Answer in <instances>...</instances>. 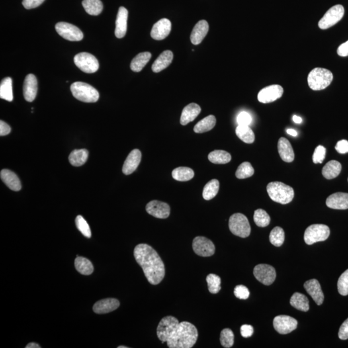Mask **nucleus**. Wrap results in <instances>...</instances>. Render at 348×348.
I'll use <instances>...</instances> for the list:
<instances>
[{"label":"nucleus","mask_w":348,"mask_h":348,"mask_svg":"<svg viewBox=\"0 0 348 348\" xmlns=\"http://www.w3.org/2000/svg\"><path fill=\"white\" fill-rule=\"evenodd\" d=\"M134 255L148 281L153 285L160 283L165 277V268L157 251L147 244H139L135 248Z\"/></svg>","instance_id":"1"},{"label":"nucleus","mask_w":348,"mask_h":348,"mask_svg":"<svg viewBox=\"0 0 348 348\" xmlns=\"http://www.w3.org/2000/svg\"><path fill=\"white\" fill-rule=\"evenodd\" d=\"M198 331L189 322L179 323L167 343L170 348H191L197 342Z\"/></svg>","instance_id":"2"},{"label":"nucleus","mask_w":348,"mask_h":348,"mask_svg":"<svg viewBox=\"0 0 348 348\" xmlns=\"http://www.w3.org/2000/svg\"><path fill=\"white\" fill-rule=\"evenodd\" d=\"M267 192L273 201L282 204L290 203L294 198V190L281 182H272L267 185Z\"/></svg>","instance_id":"3"},{"label":"nucleus","mask_w":348,"mask_h":348,"mask_svg":"<svg viewBox=\"0 0 348 348\" xmlns=\"http://www.w3.org/2000/svg\"><path fill=\"white\" fill-rule=\"evenodd\" d=\"M333 79V74L329 70L315 68L309 73L308 83L313 91H321L328 87Z\"/></svg>","instance_id":"4"},{"label":"nucleus","mask_w":348,"mask_h":348,"mask_svg":"<svg viewBox=\"0 0 348 348\" xmlns=\"http://www.w3.org/2000/svg\"><path fill=\"white\" fill-rule=\"evenodd\" d=\"M71 91L74 97L85 103H95L99 99V94L93 86L83 82L72 84Z\"/></svg>","instance_id":"5"},{"label":"nucleus","mask_w":348,"mask_h":348,"mask_svg":"<svg viewBox=\"0 0 348 348\" xmlns=\"http://www.w3.org/2000/svg\"><path fill=\"white\" fill-rule=\"evenodd\" d=\"M229 228L233 235L246 238L250 235L251 227L247 217L240 213L232 215L229 220Z\"/></svg>","instance_id":"6"},{"label":"nucleus","mask_w":348,"mask_h":348,"mask_svg":"<svg viewBox=\"0 0 348 348\" xmlns=\"http://www.w3.org/2000/svg\"><path fill=\"white\" fill-rule=\"evenodd\" d=\"M330 235L329 227L325 224H312L307 228L304 233L305 243L308 245L324 241Z\"/></svg>","instance_id":"7"},{"label":"nucleus","mask_w":348,"mask_h":348,"mask_svg":"<svg viewBox=\"0 0 348 348\" xmlns=\"http://www.w3.org/2000/svg\"><path fill=\"white\" fill-rule=\"evenodd\" d=\"M345 14V9L341 5H336L330 8L324 14L318 25L321 29L324 30L331 27L341 21Z\"/></svg>","instance_id":"8"},{"label":"nucleus","mask_w":348,"mask_h":348,"mask_svg":"<svg viewBox=\"0 0 348 348\" xmlns=\"http://www.w3.org/2000/svg\"><path fill=\"white\" fill-rule=\"evenodd\" d=\"M75 65L81 71L87 74L96 73L99 69V62L93 54L87 52H81L75 56Z\"/></svg>","instance_id":"9"},{"label":"nucleus","mask_w":348,"mask_h":348,"mask_svg":"<svg viewBox=\"0 0 348 348\" xmlns=\"http://www.w3.org/2000/svg\"><path fill=\"white\" fill-rule=\"evenodd\" d=\"M179 324L178 319L173 316H167L161 319L157 328V337L161 343H167Z\"/></svg>","instance_id":"10"},{"label":"nucleus","mask_w":348,"mask_h":348,"mask_svg":"<svg viewBox=\"0 0 348 348\" xmlns=\"http://www.w3.org/2000/svg\"><path fill=\"white\" fill-rule=\"evenodd\" d=\"M56 30L62 38L72 42H78L83 38V32L78 27L66 22L57 24Z\"/></svg>","instance_id":"11"},{"label":"nucleus","mask_w":348,"mask_h":348,"mask_svg":"<svg viewBox=\"0 0 348 348\" xmlns=\"http://www.w3.org/2000/svg\"><path fill=\"white\" fill-rule=\"evenodd\" d=\"M192 247L194 252L200 257H210L214 254V244L206 237L198 236L194 239Z\"/></svg>","instance_id":"12"},{"label":"nucleus","mask_w":348,"mask_h":348,"mask_svg":"<svg viewBox=\"0 0 348 348\" xmlns=\"http://www.w3.org/2000/svg\"><path fill=\"white\" fill-rule=\"evenodd\" d=\"M253 275L261 283L269 286L275 281L276 272L275 268L272 266L261 264L254 268Z\"/></svg>","instance_id":"13"},{"label":"nucleus","mask_w":348,"mask_h":348,"mask_svg":"<svg viewBox=\"0 0 348 348\" xmlns=\"http://www.w3.org/2000/svg\"><path fill=\"white\" fill-rule=\"evenodd\" d=\"M298 321L288 315H279L273 320V327L280 334L285 335L292 332L298 327Z\"/></svg>","instance_id":"14"},{"label":"nucleus","mask_w":348,"mask_h":348,"mask_svg":"<svg viewBox=\"0 0 348 348\" xmlns=\"http://www.w3.org/2000/svg\"><path fill=\"white\" fill-rule=\"evenodd\" d=\"M284 89L280 85H272L264 88L258 94V100L263 103H270L279 99L283 95Z\"/></svg>","instance_id":"15"},{"label":"nucleus","mask_w":348,"mask_h":348,"mask_svg":"<svg viewBox=\"0 0 348 348\" xmlns=\"http://www.w3.org/2000/svg\"><path fill=\"white\" fill-rule=\"evenodd\" d=\"M147 212L155 218L166 219L169 218L171 214V208L166 202L159 200H151L147 204Z\"/></svg>","instance_id":"16"},{"label":"nucleus","mask_w":348,"mask_h":348,"mask_svg":"<svg viewBox=\"0 0 348 348\" xmlns=\"http://www.w3.org/2000/svg\"><path fill=\"white\" fill-rule=\"evenodd\" d=\"M171 22L163 18L154 24L151 30V37L155 40H163L171 33Z\"/></svg>","instance_id":"17"},{"label":"nucleus","mask_w":348,"mask_h":348,"mask_svg":"<svg viewBox=\"0 0 348 348\" xmlns=\"http://www.w3.org/2000/svg\"><path fill=\"white\" fill-rule=\"evenodd\" d=\"M304 287L317 305L320 306L323 304L324 296L318 280L315 278L309 280L305 282Z\"/></svg>","instance_id":"18"},{"label":"nucleus","mask_w":348,"mask_h":348,"mask_svg":"<svg viewBox=\"0 0 348 348\" xmlns=\"http://www.w3.org/2000/svg\"><path fill=\"white\" fill-rule=\"evenodd\" d=\"M38 93V81L32 74L26 75L24 85V96L26 101L32 102L36 97Z\"/></svg>","instance_id":"19"},{"label":"nucleus","mask_w":348,"mask_h":348,"mask_svg":"<svg viewBox=\"0 0 348 348\" xmlns=\"http://www.w3.org/2000/svg\"><path fill=\"white\" fill-rule=\"evenodd\" d=\"M128 12L124 7L119 9L116 22L115 35L118 38H123L127 30V20Z\"/></svg>","instance_id":"20"},{"label":"nucleus","mask_w":348,"mask_h":348,"mask_svg":"<svg viewBox=\"0 0 348 348\" xmlns=\"http://www.w3.org/2000/svg\"><path fill=\"white\" fill-rule=\"evenodd\" d=\"M327 207L335 210L348 209V194L338 192L329 196L326 199Z\"/></svg>","instance_id":"21"},{"label":"nucleus","mask_w":348,"mask_h":348,"mask_svg":"<svg viewBox=\"0 0 348 348\" xmlns=\"http://www.w3.org/2000/svg\"><path fill=\"white\" fill-rule=\"evenodd\" d=\"M141 152L138 149H134L126 157L123 167V173L125 175H130L138 167L141 160Z\"/></svg>","instance_id":"22"},{"label":"nucleus","mask_w":348,"mask_h":348,"mask_svg":"<svg viewBox=\"0 0 348 348\" xmlns=\"http://www.w3.org/2000/svg\"><path fill=\"white\" fill-rule=\"evenodd\" d=\"M120 301L116 298H108L99 300L93 306V311L98 314L113 312L120 306Z\"/></svg>","instance_id":"23"},{"label":"nucleus","mask_w":348,"mask_h":348,"mask_svg":"<svg viewBox=\"0 0 348 348\" xmlns=\"http://www.w3.org/2000/svg\"><path fill=\"white\" fill-rule=\"evenodd\" d=\"M209 25L206 20H200L192 30L190 40L194 45L200 44L208 34Z\"/></svg>","instance_id":"24"},{"label":"nucleus","mask_w":348,"mask_h":348,"mask_svg":"<svg viewBox=\"0 0 348 348\" xmlns=\"http://www.w3.org/2000/svg\"><path fill=\"white\" fill-rule=\"evenodd\" d=\"M2 181L13 191H20L22 188V184L17 175L13 172L7 169H3L0 174Z\"/></svg>","instance_id":"25"},{"label":"nucleus","mask_w":348,"mask_h":348,"mask_svg":"<svg viewBox=\"0 0 348 348\" xmlns=\"http://www.w3.org/2000/svg\"><path fill=\"white\" fill-rule=\"evenodd\" d=\"M277 147L278 153L282 160L287 163L292 162L294 160V149L287 139L280 138L278 140Z\"/></svg>","instance_id":"26"},{"label":"nucleus","mask_w":348,"mask_h":348,"mask_svg":"<svg viewBox=\"0 0 348 348\" xmlns=\"http://www.w3.org/2000/svg\"><path fill=\"white\" fill-rule=\"evenodd\" d=\"M201 108L198 104L192 103L186 106L182 112L180 123L182 125H186L189 123L193 122L200 113Z\"/></svg>","instance_id":"27"},{"label":"nucleus","mask_w":348,"mask_h":348,"mask_svg":"<svg viewBox=\"0 0 348 348\" xmlns=\"http://www.w3.org/2000/svg\"><path fill=\"white\" fill-rule=\"evenodd\" d=\"M173 58L174 54L171 50L164 51L151 66L153 73H158L167 68L173 62Z\"/></svg>","instance_id":"28"},{"label":"nucleus","mask_w":348,"mask_h":348,"mask_svg":"<svg viewBox=\"0 0 348 348\" xmlns=\"http://www.w3.org/2000/svg\"><path fill=\"white\" fill-rule=\"evenodd\" d=\"M341 170V164L337 161L332 160L325 164L323 167L322 173L325 179H332L339 175Z\"/></svg>","instance_id":"29"},{"label":"nucleus","mask_w":348,"mask_h":348,"mask_svg":"<svg viewBox=\"0 0 348 348\" xmlns=\"http://www.w3.org/2000/svg\"><path fill=\"white\" fill-rule=\"evenodd\" d=\"M290 304L297 310L308 312L310 309L309 300L306 296L300 293H295L290 298Z\"/></svg>","instance_id":"30"},{"label":"nucleus","mask_w":348,"mask_h":348,"mask_svg":"<svg viewBox=\"0 0 348 348\" xmlns=\"http://www.w3.org/2000/svg\"><path fill=\"white\" fill-rule=\"evenodd\" d=\"M151 57L150 52H145L139 53L134 59H132L130 64V68L132 71L140 72L144 68L145 65L148 63Z\"/></svg>","instance_id":"31"},{"label":"nucleus","mask_w":348,"mask_h":348,"mask_svg":"<svg viewBox=\"0 0 348 348\" xmlns=\"http://www.w3.org/2000/svg\"><path fill=\"white\" fill-rule=\"evenodd\" d=\"M216 124V117L210 115L199 122L194 126V132L198 133V134L208 132V131L214 128Z\"/></svg>","instance_id":"32"},{"label":"nucleus","mask_w":348,"mask_h":348,"mask_svg":"<svg viewBox=\"0 0 348 348\" xmlns=\"http://www.w3.org/2000/svg\"><path fill=\"white\" fill-rule=\"evenodd\" d=\"M89 151L86 149L75 150L72 151L69 157V162L75 167H80L87 162Z\"/></svg>","instance_id":"33"},{"label":"nucleus","mask_w":348,"mask_h":348,"mask_svg":"<svg viewBox=\"0 0 348 348\" xmlns=\"http://www.w3.org/2000/svg\"><path fill=\"white\" fill-rule=\"evenodd\" d=\"M75 265L77 271L82 275H89L93 273L94 267L91 262L87 258L77 256Z\"/></svg>","instance_id":"34"},{"label":"nucleus","mask_w":348,"mask_h":348,"mask_svg":"<svg viewBox=\"0 0 348 348\" xmlns=\"http://www.w3.org/2000/svg\"><path fill=\"white\" fill-rule=\"evenodd\" d=\"M84 9L90 15L98 16L103 11V5L101 0H83Z\"/></svg>","instance_id":"35"},{"label":"nucleus","mask_w":348,"mask_h":348,"mask_svg":"<svg viewBox=\"0 0 348 348\" xmlns=\"http://www.w3.org/2000/svg\"><path fill=\"white\" fill-rule=\"evenodd\" d=\"M174 179L178 181H188L194 177L193 170L188 167H178L172 173Z\"/></svg>","instance_id":"36"},{"label":"nucleus","mask_w":348,"mask_h":348,"mask_svg":"<svg viewBox=\"0 0 348 348\" xmlns=\"http://www.w3.org/2000/svg\"><path fill=\"white\" fill-rule=\"evenodd\" d=\"M0 98L8 101L13 100L12 80L11 77H5L1 81L0 85Z\"/></svg>","instance_id":"37"},{"label":"nucleus","mask_w":348,"mask_h":348,"mask_svg":"<svg viewBox=\"0 0 348 348\" xmlns=\"http://www.w3.org/2000/svg\"><path fill=\"white\" fill-rule=\"evenodd\" d=\"M237 137L243 142L251 144L255 141V134L249 126L238 125L235 130Z\"/></svg>","instance_id":"38"},{"label":"nucleus","mask_w":348,"mask_h":348,"mask_svg":"<svg viewBox=\"0 0 348 348\" xmlns=\"http://www.w3.org/2000/svg\"><path fill=\"white\" fill-rule=\"evenodd\" d=\"M208 159L210 162L214 164H226L230 162L232 156L226 151L218 150L209 153Z\"/></svg>","instance_id":"39"},{"label":"nucleus","mask_w":348,"mask_h":348,"mask_svg":"<svg viewBox=\"0 0 348 348\" xmlns=\"http://www.w3.org/2000/svg\"><path fill=\"white\" fill-rule=\"evenodd\" d=\"M219 190H220V182L218 180L215 179L211 180L204 187L202 197L206 200L212 199L218 194Z\"/></svg>","instance_id":"40"},{"label":"nucleus","mask_w":348,"mask_h":348,"mask_svg":"<svg viewBox=\"0 0 348 348\" xmlns=\"http://www.w3.org/2000/svg\"><path fill=\"white\" fill-rule=\"evenodd\" d=\"M253 220L257 225L259 227H266L269 225L270 223V217L268 213L263 209H258L254 212Z\"/></svg>","instance_id":"41"},{"label":"nucleus","mask_w":348,"mask_h":348,"mask_svg":"<svg viewBox=\"0 0 348 348\" xmlns=\"http://www.w3.org/2000/svg\"><path fill=\"white\" fill-rule=\"evenodd\" d=\"M270 241L275 247H279L284 241V232L280 227H275L270 234Z\"/></svg>","instance_id":"42"},{"label":"nucleus","mask_w":348,"mask_h":348,"mask_svg":"<svg viewBox=\"0 0 348 348\" xmlns=\"http://www.w3.org/2000/svg\"><path fill=\"white\" fill-rule=\"evenodd\" d=\"M253 174H254V169L251 164L249 162H244L239 165L235 175L238 179H243L251 177Z\"/></svg>","instance_id":"43"},{"label":"nucleus","mask_w":348,"mask_h":348,"mask_svg":"<svg viewBox=\"0 0 348 348\" xmlns=\"http://www.w3.org/2000/svg\"><path fill=\"white\" fill-rule=\"evenodd\" d=\"M206 282H207L209 292L211 294H216L220 292L221 289L220 277L216 274H209L206 277Z\"/></svg>","instance_id":"44"},{"label":"nucleus","mask_w":348,"mask_h":348,"mask_svg":"<svg viewBox=\"0 0 348 348\" xmlns=\"http://www.w3.org/2000/svg\"><path fill=\"white\" fill-rule=\"evenodd\" d=\"M220 341L223 347L229 348L232 347L234 343V334L230 329H223L221 333Z\"/></svg>","instance_id":"45"},{"label":"nucleus","mask_w":348,"mask_h":348,"mask_svg":"<svg viewBox=\"0 0 348 348\" xmlns=\"http://www.w3.org/2000/svg\"><path fill=\"white\" fill-rule=\"evenodd\" d=\"M75 224L77 229L87 238H91L92 233L91 228H90L89 224L87 221L81 216H77L75 219Z\"/></svg>","instance_id":"46"},{"label":"nucleus","mask_w":348,"mask_h":348,"mask_svg":"<svg viewBox=\"0 0 348 348\" xmlns=\"http://www.w3.org/2000/svg\"><path fill=\"white\" fill-rule=\"evenodd\" d=\"M338 291L342 296L348 295V270L344 272L338 280Z\"/></svg>","instance_id":"47"},{"label":"nucleus","mask_w":348,"mask_h":348,"mask_svg":"<svg viewBox=\"0 0 348 348\" xmlns=\"http://www.w3.org/2000/svg\"><path fill=\"white\" fill-rule=\"evenodd\" d=\"M325 156V149L322 145L317 147L313 155V161L315 164L322 163Z\"/></svg>","instance_id":"48"},{"label":"nucleus","mask_w":348,"mask_h":348,"mask_svg":"<svg viewBox=\"0 0 348 348\" xmlns=\"http://www.w3.org/2000/svg\"><path fill=\"white\" fill-rule=\"evenodd\" d=\"M234 294L237 298L239 299H247L249 296V289L243 285H238L235 288Z\"/></svg>","instance_id":"49"},{"label":"nucleus","mask_w":348,"mask_h":348,"mask_svg":"<svg viewBox=\"0 0 348 348\" xmlns=\"http://www.w3.org/2000/svg\"><path fill=\"white\" fill-rule=\"evenodd\" d=\"M237 122L239 125L249 126L252 122V118L248 112H242L237 116Z\"/></svg>","instance_id":"50"},{"label":"nucleus","mask_w":348,"mask_h":348,"mask_svg":"<svg viewBox=\"0 0 348 348\" xmlns=\"http://www.w3.org/2000/svg\"><path fill=\"white\" fill-rule=\"evenodd\" d=\"M45 0H23L22 4L26 9H34L38 7Z\"/></svg>","instance_id":"51"},{"label":"nucleus","mask_w":348,"mask_h":348,"mask_svg":"<svg viewBox=\"0 0 348 348\" xmlns=\"http://www.w3.org/2000/svg\"><path fill=\"white\" fill-rule=\"evenodd\" d=\"M339 337L341 340H347L348 339V318L340 327Z\"/></svg>","instance_id":"52"},{"label":"nucleus","mask_w":348,"mask_h":348,"mask_svg":"<svg viewBox=\"0 0 348 348\" xmlns=\"http://www.w3.org/2000/svg\"><path fill=\"white\" fill-rule=\"evenodd\" d=\"M335 149L340 153H347L348 152V141L343 139L338 141Z\"/></svg>","instance_id":"53"},{"label":"nucleus","mask_w":348,"mask_h":348,"mask_svg":"<svg viewBox=\"0 0 348 348\" xmlns=\"http://www.w3.org/2000/svg\"><path fill=\"white\" fill-rule=\"evenodd\" d=\"M253 333V327L251 325L244 324L241 327V334L243 337H250Z\"/></svg>","instance_id":"54"},{"label":"nucleus","mask_w":348,"mask_h":348,"mask_svg":"<svg viewBox=\"0 0 348 348\" xmlns=\"http://www.w3.org/2000/svg\"><path fill=\"white\" fill-rule=\"evenodd\" d=\"M11 128L9 124H6L5 122L1 121L0 122V136H5L9 134L11 132Z\"/></svg>","instance_id":"55"},{"label":"nucleus","mask_w":348,"mask_h":348,"mask_svg":"<svg viewBox=\"0 0 348 348\" xmlns=\"http://www.w3.org/2000/svg\"><path fill=\"white\" fill-rule=\"evenodd\" d=\"M337 54L341 57L348 56V41L339 47L337 49Z\"/></svg>","instance_id":"56"},{"label":"nucleus","mask_w":348,"mask_h":348,"mask_svg":"<svg viewBox=\"0 0 348 348\" xmlns=\"http://www.w3.org/2000/svg\"><path fill=\"white\" fill-rule=\"evenodd\" d=\"M286 132H287L288 134L290 135V136H294V137H296L298 136V132L296 130H294V129H288L287 130H286Z\"/></svg>","instance_id":"57"},{"label":"nucleus","mask_w":348,"mask_h":348,"mask_svg":"<svg viewBox=\"0 0 348 348\" xmlns=\"http://www.w3.org/2000/svg\"><path fill=\"white\" fill-rule=\"evenodd\" d=\"M41 347L38 344L30 343L26 346L25 348H40Z\"/></svg>","instance_id":"58"},{"label":"nucleus","mask_w":348,"mask_h":348,"mask_svg":"<svg viewBox=\"0 0 348 348\" xmlns=\"http://www.w3.org/2000/svg\"><path fill=\"white\" fill-rule=\"evenodd\" d=\"M293 120H294V122L295 123H296V124H301L302 122V118H300V117L296 115L293 116Z\"/></svg>","instance_id":"59"},{"label":"nucleus","mask_w":348,"mask_h":348,"mask_svg":"<svg viewBox=\"0 0 348 348\" xmlns=\"http://www.w3.org/2000/svg\"><path fill=\"white\" fill-rule=\"evenodd\" d=\"M128 347H124V346H120V347H118V348H128Z\"/></svg>","instance_id":"60"}]
</instances>
